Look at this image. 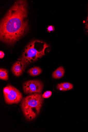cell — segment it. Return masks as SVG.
<instances>
[{
    "mask_svg": "<svg viewBox=\"0 0 88 132\" xmlns=\"http://www.w3.org/2000/svg\"><path fill=\"white\" fill-rule=\"evenodd\" d=\"M85 29L86 30V32L88 34V16L86 21Z\"/></svg>",
    "mask_w": 88,
    "mask_h": 132,
    "instance_id": "cell-13",
    "label": "cell"
},
{
    "mask_svg": "<svg viewBox=\"0 0 88 132\" xmlns=\"http://www.w3.org/2000/svg\"><path fill=\"white\" fill-rule=\"evenodd\" d=\"M73 86L71 83L68 82H64L58 84L56 88L58 90L62 91H66L71 89Z\"/></svg>",
    "mask_w": 88,
    "mask_h": 132,
    "instance_id": "cell-7",
    "label": "cell"
},
{
    "mask_svg": "<svg viewBox=\"0 0 88 132\" xmlns=\"http://www.w3.org/2000/svg\"><path fill=\"white\" fill-rule=\"evenodd\" d=\"M65 73L64 68L62 67H60L53 72L52 74V77L56 79L60 78L63 76Z\"/></svg>",
    "mask_w": 88,
    "mask_h": 132,
    "instance_id": "cell-8",
    "label": "cell"
},
{
    "mask_svg": "<svg viewBox=\"0 0 88 132\" xmlns=\"http://www.w3.org/2000/svg\"><path fill=\"white\" fill-rule=\"evenodd\" d=\"M5 56V54L4 52L1 51L0 52V58L2 59Z\"/></svg>",
    "mask_w": 88,
    "mask_h": 132,
    "instance_id": "cell-14",
    "label": "cell"
},
{
    "mask_svg": "<svg viewBox=\"0 0 88 132\" xmlns=\"http://www.w3.org/2000/svg\"><path fill=\"white\" fill-rule=\"evenodd\" d=\"M52 94V92L51 91H47L42 95V96L44 98H47L51 97Z\"/></svg>",
    "mask_w": 88,
    "mask_h": 132,
    "instance_id": "cell-11",
    "label": "cell"
},
{
    "mask_svg": "<svg viewBox=\"0 0 88 132\" xmlns=\"http://www.w3.org/2000/svg\"><path fill=\"white\" fill-rule=\"evenodd\" d=\"M5 101L8 104H18L21 102L23 95L15 87L8 84L3 89Z\"/></svg>",
    "mask_w": 88,
    "mask_h": 132,
    "instance_id": "cell-4",
    "label": "cell"
},
{
    "mask_svg": "<svg viewBox=\"0 0 88 132\" xmlns=\"http://www.w3.org/2000/svg\"><path fill=\"white\" fill-rule=\"evenodd\" d=\"M27 67L21 61H18L14 63L11 68L12 73L16 77L21 76Z\"/></svg>",
    "mask_w": 88,
    "mask_h": 132,
    "instance_id": "cell-6",
    "label": "cell"
},
{
    "mask_svg": "<svg viewBox=\"0 0 88 132\" xmlns=\"http://www.w3.org/2000/svg\"><path fill=\"white\" fill-rule=\"evenodd\" d=\"M27 1H16L1 21L0 40L10 46L14 45L29 30Z\"/></svg>",
    "mask_w": 88,
    "mask_h": 132,
    "instance_id": "cell-1",
    "label": "cell"
},
{
    "mask_svg": "<svg viewBox=\"0 0 88 132\" xmlns=\"http://www.w3.org/2000/svg\"><path fill=\"white\" fill-rule=\"evenodd\" d=\"M47 29V31L49 32H50L51 31H53L55 30L54 27L52 26H49Z\"/></svg>",
    "mask_w": 88,
    "mask_h": 132,
    "instance_id": "cell-12",
    "label": "cell"
},
{
    "mask_svg": "<svg viewBox=\"0 0 88 132\" xmlns=\"http://www.w3.org/2000/svg\"><path fill=\"white\" fill-rule=\"evenodd\" d=\"M0 79L6 81L8 80L9 76L8 70L3 68L0 69Z\"/></svg>",
    "mask_w": 88,
    "mask_h": 132,
    "instance_id": "cell-10",
    "label": "cell"
},
{
    "mask_svg": "<svg viewBox=\"0 0 88 132\" xmlns=\"http://www.w3.org/2000/svg\"><path fill=\"white\" fill-rule=\"evenodd\" d=\"M49 46L42 41L33 40L25 47L21 56L18 61L22 62L27 67L45 55L46 50Z\"/></svg>",
    "mask_w": 88,
    "mask_h": 132,
    "instance_id": "cell-3",
    "label": "cell"
},
{
    "mask_svg": "<svg viewBox=\"0 0 88 132\" xmlns=\"http://www.w3.org/2000/svg\"><path fill=\"white\" fill-rule=\"evenodd\" d=\"M42 72V69L39 67H35L29 69L28 71L29 75L32 76H36L40 75Z\"/></svg>",
    "mask_w": 88,
    "mask_h": 132,
    "instance_id": "cell-9",
    "label": "cell"
},
{
    "mask_svg": "<svg viewBox=\"0 0 88 132\" xmlns=\"http://www.w3.org/2000/svg\"><path fill=\"white\" fill-rule=\"evenodd\" d=\"M44 86L43 82L39 80H30L23 83V90L25 94L41 93Z\"/></svg>",
    "mask_w": 88,
    "mask_h": 132,
    "instance_id": "cell-5",
    "label": "cell"
},
{
    "mask_svg": "<svg viewBox=\"0 0 88 132\" xmlns=\"http://www.w3.org/2000/svg\"><path fill=\"white\" fill-rule=\"evenodd\" d=\"M44 100L41 93H32L23 98L21 102V107L27 121L33 120L39 115Z\"/></svg>",
    "mask_w": 88,
    "mask_h": 132,
    "instance_id": "cell-2",
    "label": "cell"
}]
</instances>
